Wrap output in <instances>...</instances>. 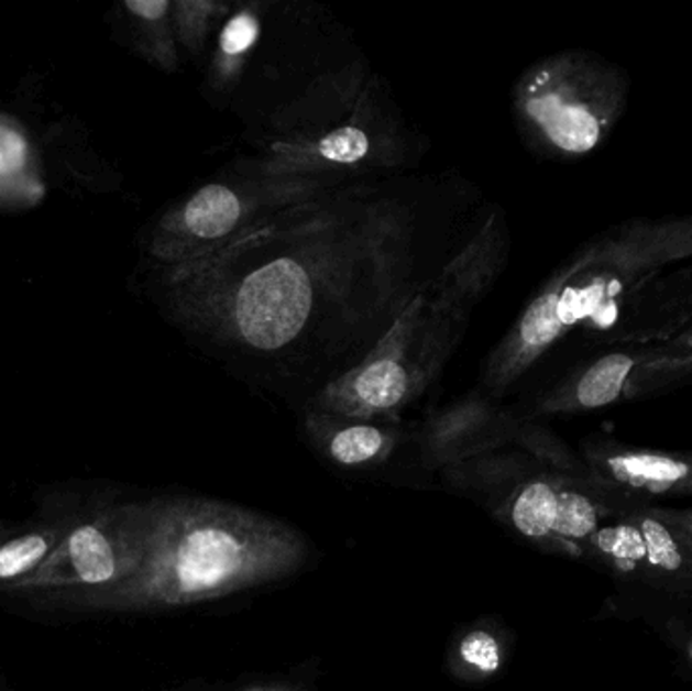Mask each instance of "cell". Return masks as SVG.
I'll return each instance as SVG.
<instances>
[{
	"label": "cell",
	"instance_id": "cell-1",
	"mask_svg": "<svg viewBox=\"0 0 692 691\" xmlns=\"http://www.w3.org/2000/svg\"><path fill=\"white\" fill-rule=\"evenodd\" d=\"M409 228L385 201L327 197L209 256L173 266L178 319L219 347L277 355L328 325L399 312L409 300Z\"/></svg>",
	"mask_w": 692,
	"mask_h": 691
},
{
	"label": "cell",
	"instance_id": "cell-2",
	"mask_svg": "<svg viewBox=\"0 0 692 691\" xmlns=\"http://www.w3.org/2000/svg\"><path fill=\"white\" fill-rule=\"evenodd\" d=\"M692 260V213L636 218L583 243L520 312L488 355L482 384L504 394L573 329L602 331L650 278Z\"/></svg>",
	"mask_w": 692,
	"mask_h": 691
},
{
	"label": "cell",
	"instance_id": "cell-3",
	"mask_svg": "<svg viewBox=\"0 0 692 691\" xmlns=\"http://www.w3.org/2000/svg\"><path fill=\"white\" fill-rule=\"evenodd\" d=\"M504 256L503 230L491 219L440 278L409 296L365 355L318 394L315 410L371 420L421 396L452 355L472 307L498 276Z\"/></svg>",
	"mask_w": 692,
	"mask_h": 691
},
{
	"label": "cell",
	"instance_id": "cell-4",
	"mask_svg": "<svg viewBox=\"0 0 692 691\" xmlns=\"http://www.w3.org/2000/svg\"><path fill=\"white\" fill-rule=\"evenodd\" d=\"M304 544L286 525L215 501L173 512L152 560L154 596L173 604L209 601L284 577Z\"/></svg>",
	"mask_w": 692,
	"mask_h": 691
},
{
	"label": "cell",
	"instance_id": "cell-5",
	"mask_svg": "<svg viewBox=\"0 0 692 691\" xmlns=\"http://www.w3.org/2000/svg\"><path fill=\"white\" fill-rule=\"evenodd\" d=\"M631 81L604 55H547L516 79L513 108L523 139L557 161H580L612 136L626 114Z\"/></svg>",
	"mask_w": 692,
	"mask_h": 691
},
{
	"label": "cell",
	"instance_id": "cell-6",
	"mask_svg": "<svg viewBox=\"0 0 692 691\" xmlns=\"http://www.w3.org/2000/svg\"><path fill=\"white\" fill-rule=\"evenodd\" d=\"M332 183L235 173L190 193L164 216L152 235V256L183 266L213 254L267 221L332 193Z\"/></svg>",
	"mask_w": 692,
	"mask_h": 691
},
{
	"label": "cell",
	"instance_id": "cell-7",
	"mask_svg": "<svg viewBox=\"0 0 692 691\" xmlns=\"http://www.w3.org/2000/svg\"><path fill=\"white\" fill-rule=\"evenodd\" d=\"M692 382V351L634 347L583 361L539 399V414L602 410Z\"/></svg>",
	"mask_w": 692,
	"mask_h": 691
},
{
	"label": "cell",
	"instance_id": "cell-8",
	"mask_svg": "<svg viewBox=\"0 0 692 691\" xmlns=\"http://www.w3.org/2000/svg\"><path fill=\"white\" fill-rule=\"evenodd\" d=\"M585 457L605 483L631 493L664 495L692 489V454L631 449L612 440H595Z\"/></svg>",
	"mask_w": 692,
	"mask_h": 691
},
{
	"label": "cell",
	"instance_id": "cell-9",
	"mask_svg": "<svg viewBox=\"0 0 692 691\" xmlns=\"http://www.w3.org/2000/svg\"><path fill=\"white\" fill-rule=\"evenodd\" d=\"M308 428L322 440L330 459L344 467H359L383 459L395 445L393 432L365 418L315 410L308 418Z\"/></svg>",
	"mask_w": 692,
	"mask_h": 691
},
{
	"label": "cell",
	"instance_id": "cell-10",
	"mask_svg": "<svg viewBox=\"0 0 692 691\" xmlns=\"http://www.w3.org/2000/svg\"><path fill=\"white\" fill-rule=\"evenodd\" d=\"M262 35V4L252 2L235 9L217 31L211 59L209 86L217 94L233 90Z\"/></svg>",
	"mask_w": 692,
	"mask_h": 691
},
{
	"label": "cell",
	"instance_id": "cell-11",
	"mask_svg": "<svg viewBox=\"0 0 692 691\" xmlns=\"http://www.w3.org/2000/svg\"><path fill=\"white\" fill-rule=\"evenodd\" d=\"M518 424L506 414L496 410L488 399L470 396L450 408L441 410L429 426V438L436 449L453 450L468 440H480L482 436H498L518 432Z\"/></svg>",
	"mask_w": 692,
	"mask_h": 691
},
{
	"label": "cell",
	"instance_id": "cell-12",
	"mask_svg": "<svg viewBox=\"0 0 692 691\" xmlns=\"http://www.w3.org/2000/svg\"><path fill=\"white\" fill-rule=\"evenodd\" d=\"M43 193L25 132L11 120H0V209L35 206Z\"/></svg>",
	"mask_w": 692,
	"mask_h": 691
},
{
	"label": "cell",
	"instance_id": "cell-13",
	"mask_svg": "<svg viewBox=\"0 0 692 691\" xmlns=\"http://www.w3.org/2000/svg\"><path fill=\"white\" fill-rule=\"evenodd\" d=\"M233 13V7L223 0H177L173 2V31L177 45L190 57L201 59L207 53V45L227 17Z\"/></svg>",
	"mask_w": 692,
	"mask_h": 691
},
{
	"label": "cell",
	"instance_id": "cell-14",
	"mask_svg": "<svg viewBox=\"0 0 692 691\" xmlns=\"http://www.w3.org/2000/svg\"><path fill=\"white\" fill-rule=\"evenodd\" d=\"M128 13L134 17L136 26L142 33V50L146 57L163 67L177 69V39L173 31V2L171 0H132L124 4Z\"/></svg>",
	"mask_w": 692,
	"mask_h": 691
},
{
	"label": "cell",
	"instance_id": "cell-15",
	"mask_svg": "<svg viewBox=\"0 0 692 691\" xmlns=\"http://www.w3.org/2000/svg\"><path fill=\"white\" fill-rule=\"evenodd\" d=\"M559 489L561 481L549 476H539L518 489L510 509V519L523 536L530 539H547L553 536Z\"/></svg>",
	"mask_w": 692,
	"mask_h": 691
},
{
	"label": "cell",
	"instance_id": "cell-16",
	"mask_svg": "<svg viewBox=\"0 0 692 691\" xmlns=\"http://www.w3.org/2000/svg\"><path fill=\"white\" fill-rule=\"evenodd\" d=\"M642 529L646 544V574L650 577H677L686 572L691 566L689 546H684L679 538V527L672 531L660 517L640 515L636 517Z\"/></svg>",
	"mask_w": 692,
	"mask_h": 691
},
{
	"label": "cell",
	"instance_id": "cell-17",
	"mask_svg": "<svg viewBox=\"0 0 692 691\" xmlns=\"http://www.w3.org/2000/svg\"><path fill=\"white\" fill-rule=\"evenodd\" d=\"M593 550L624 574L646 572V544L638 519L600 527L590 538Z\"/></svg>",
	"mask_w": 692,
	"mask_h": 691
},
{
	"label": "cell",
	"instance_id": "cell-18",
	"mask_svg": "<svg viewBox=\"0 0 692 691\" xmlns=\"http://www.w3.org/2000/svg\"><path fill=\"white\" fill-rule=\"evenodd\" d=\"M600 522H602V507L597 505V500L590 493H585L583 489L565 485L561 481L559 505H557V517H554V538L565 539V541L590 539L600 529Z\"/></svg>",
	"mask_w": 692,
	"mask_h": 691
},
{
	"label": "cell",
	"instance_id": "cell-19",
	"mask_svg": "<svg viewBox=\"0 0 692 691\" xmlns=\"http://www.w3.org/2000/svg\"><path fill=\"white\" fill-rule=\"evenodd\" d=\"M69 556L77 577L88 584H103L116 577L112 544L94 525H84L72 534Z\"/></svg>",
	"mask_w": 692,
	"mask_h": 691
},
{
	"label": "cell",
	"instance_id": "cell-20",
	"mask_svg": "<svg viewBox=\"0 0 692 691\" xmlns=\"http://www.w3.org/2000/svg\"><path fill=\"white\" fill-rule=\"evenodd\" d=\"M50 548L43 536H23L0 548V578H14L31 570Z\"/></svg>",
	"mask_w": 692,
	"mask_h": 691
},
{
	"label": "cell",
	"instance_id": "cell-21",
	"mask_svg": "<svg viewBox=\"0 0 692 691\" xmlns=\"http://www.w3.org/2000/svg\"><path fill=\"white\" fill-rule=\"evenodd\" d=\"M460 655L466 663L476 667L482 673H494L501 667L498 640L486 630L470 633L460 645Z\"/></svg>",
	"mask_w": 692,
	"mask_h": 691
},
{
	"label": "cell",
	"instance_id": "cell-22",
	"mask_svg": "<svg viewBox=\"0 0 692 691\" xmlns=\"http://www.w3.org/2000/svg\"><path fill=\"white\" fill-rule=\"evenodd\" d=\"M667 346L680 347V349L692 351V317L686 325H682V331H680L679 337L674 341L667 343Z\"/></svg>",
	"mask_w": 692,
	"mask_h": 691
},
{
	"label": "cell",
	"instance_id": "cell-23",
	"mask_svg": "<svg viewBox=\"0 0 692 691\" xmlns=\"http://www.w3.org/2000/svg\"><path fill=\"white\" fill-rule=\"evenodd\" d=\"M680 522H682V531L692 536V515H684Z\"/></svg>",
	"mask_w": 692,
	"mask_h": 691
},
{
	"label": "cell",
	"instance_id": "cell-24",
	"mask_svg": "<svg viewBox=\"0 0 692 691\" xmlns=\"http://www.w3.org/2000/svg\"><path fill=\"white\" fill-rule=\"evenodd\" d=\"M689 655H691V659H692V640H691V647H689Z\"/></svg>",
	"mask_w": 692,
	"mask_h": 691
}]
</instances>
